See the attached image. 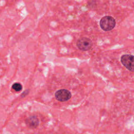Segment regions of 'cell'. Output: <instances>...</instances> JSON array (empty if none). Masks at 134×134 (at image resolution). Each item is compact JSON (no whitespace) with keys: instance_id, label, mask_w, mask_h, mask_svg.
<instances>
[{"instance_id":"obj_1","label":"cell","mask_w":134,"mask_h":134,"mask_svg":"<svg viewBox=\"0 0 134 134\" xmlns=\"http://www.w3.org/2000/svg\"><path fill=\"white\" fill-rule=\"evenodd\" d=\"M99 24L103 30L104 31H109L115 27L116 21L113 17L109 16H106L101 19Z\"/></svg>"},{"instance_id":"obj_2","label":"cell","mask_w":134,"mask_h":134,"mask_svg":"<svg viewBox=\"0 0 134 134\" xmlns=\"http://www.w3.org/2000/svg\"><path fill=\"white\" fill-rule=\"evenodd\" d=\"M121 62L128 70L134 72V55H123L121 58Z\"/></svg>"},{"instance_id":"obj_3","label":"cell","mask_w":134,"mask_h":134,"mask_svg":"<svg viewBox=\"0 0 134 134\" xmlns=\"http://www.w3.org/2000/svg\"><path fill=\"white\" fill-rule=\"evenodd\" d=\"M76 44L79 49L83 51H87L92 48L93 43L89 38L82 37L78 40Z\"/></svg>"},{"instance_id":"obj_4","label":"cell","mask_w":134,"mask_h":134,"mask_svg":"<svg viewBox=\"0 0 134 134\" xmlns=\"http://www.w3.org/2000/svg\"><path fill=\"white\" fill-rule=\"evenodd\" d=\"M55 98L60 102L68 100L71 97V93L65 89H61L57 91L55 93Z\"/></svg>"},{"instance_id":"obj_5","label":"cell","mask_w":134,"mask_h":134,"mask_svg":"<svg viewBox=\"0 0 134 134\" xmlns=\"http://www.w3.org/2000/svg\"><path fill=\"white\" fill-rule=\"evenodd\" d=\"M26 124L30 128H35L39 124V120L36 117H35V116L30 117L27 119Z\"/></svg>"},{"instance_id":"obj_6","label":"cell","mask_w":134,"mask_h":134,"mask_svg":"<svg viewBox=\"0 0 134 134\" xmlns=\"http://www.w3.org/2000/svg\"><path fill=\"white\" fill-rule=\"evenodd\" d=\"M12 88L16 92H19L21 90L22 85L19 83H15L12 85Z\"/></svg>"}]
</instances>
